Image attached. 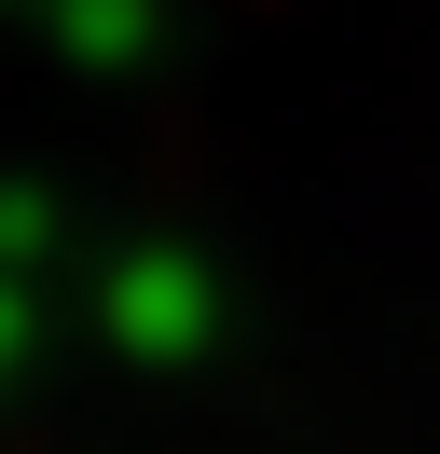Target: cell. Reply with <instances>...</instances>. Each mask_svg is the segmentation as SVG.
Returning a JSON list of instances; mask_svg holds the SVG:
<instances>
[{"instance_id": "cell-3", "label": "cell", "mask_w": 440, "mask_h": 454, "mask_svg": "<svg viewBox=\"0 0 440 454\" xmlns=\"http://www.w3.org/2000/svg\"><path fill=\"white\" fill-rule=\"evenodd\" d=\"M42 234H55L42 193H0V276H42Z\"/></svg>"}, {"instance_id": "cell-1", "label": "cell", "mask_w": 440, "mask_h": 454, "mask_svg": "<svg viewBox=\"0 0 440 454\" xmlns=\"http://www.w3.org/2000/svg\"><path fill=\"white\" fill-rule=\"evenodd\" d=\"M97 317H110V344L152 358V372H179V358L220 344V289H207V262H179V248L110 262V276H97Z\"/></svg>"}, {"instance_id": "cell-4", "label": "cell", "mask_w": 440, "mask_h": 454, "mask_svg": "<svg viewBox=\"0 0 440 454\" xmlns=\"http://www.w3.org/2000/svg\"><path fill=\"white\" fill-rule=\"evenodd\" d=\"M14 358H28V276H0V386H14Z\"/></svg>"}, {"instance_id": "cell-2", "label": "cell", "mask_w": 440, "mask_h": 454, "mask_svg": "<svg viewBox=\"0 0 440 454\" xmlns=\"http://www.w3.org/2000/svg\"><path fill=\"white\" fill-rule=\"evenodd\" d=\"M42 14H55V42L82 69H138L152 56V0H42Z\"/></svg>"}]
</instances>
